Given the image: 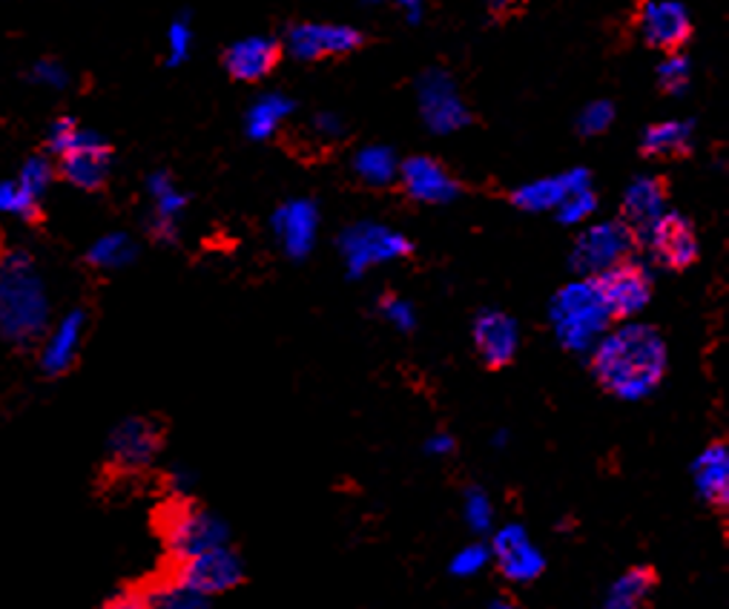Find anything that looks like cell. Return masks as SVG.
Here are the masks:
<instances>
[{
  "mask_svg": "<svg viewBox=\"0 0 729 609\" xmlns=\"http://www.w3.org/2000/svg\"><path fill=\"white\" fill-rule=\"evenodd\" d=\"M150 196L156 202V210H152L150 219V233L161 242L176 239L178 230V216L185 213L187 196L173 185L170 173H152L150 176Z\"/></svg>",
  "mask_w": 729,
  "mask_h": 609,
  "instance_id": "cb8c5ba5",
  "label": "cell"
},
{
  "mask_svg": "<svg viewBox=\"0 0 729 609\" xmlns=\"http://www.w3.org/2000/svg\"><path fill=\"white\" fill-rule=\"evenodd\" d=\"M549 316H552L558 343L567 351H574V354H589L612 325V316L603 308V299H600L592 276L563 285L554 294Z\"/></svg>",
  "mask_w": 729,
  "mask_h": 609,
  "instance_id": "3957f363",
  "label": "cell"
},
{
  "mask_svg": "<svg viewBox=\"0 0 729 609\" xmlns=\"http://www.w3.org/2000/svg\"><path fill=\"white\" fill-rule=\"evenodd\" d=\"M641 245H647L652 259L667 271H687L696 265L698 254H701L696 225L676 210L663 213Z\"/></svg>",
  "mask_w": 729,
  "mask_h": 609,
  "instance_id": "30bf717a",
  "label": "cell"
},
{
  "mask_svg": "<svg viewBox=\"0 0 729 609\" xmlns=\"http://www.w3.org/2000/svg\"><path fill=\"white\" fill-rule=\"evenodd\" d=\"M35 78H38L41 84H47V87H63V84H67L63 69L55 67V63H38V69H35Z\"/></svg>",
  "mask_w": 729,
  "mask_h": 609,
  "instance_id": "b9f144b4",
  "label": "cell"
},
{
  "mask_svg": "<svg viewBox=\"0 0 729 609\" xmlns=\"http://www.w3.org/2000/svg\"><path fill=\"white\" fill-rule=\"evenodd\" d=\"M425 452H428L431 458H449V454L454 452V438L445 432L431 434V438L425 440Z\"/></svg>",
  "mask_w": 729,
  "mask_h": 609,
  "instance_id": "60d3db41",
  "label": "cell"
},
{
  "mask_svg": "<svg viewBox=\"0 0 729 609\" xmlns=\"http://www.w3.org/2000/svg\"><path fill=\"white\" fill-rule=\"evenodd\" d=\"M83 311H72V314L63 316L58 325H55L52 334L47 336L41 351V369L47 377H58V374H67L76 363L78 351H81V336H83Z\"/></svg>",
  "mask_w": 729,
  "mask_h": 609,
  "instance_id": "7402d4cb",
  "label": "cell"
},
{
  "mask_svg": "<svg viewBox=\"0 0 729 609\" xmlns=\"http://www.w3.org/2000/svg\"><path fill=\"white\" fill-rule=\"evenodd\" d=\"M49 322V299L32 256L21 247L0 251V336L12 345L41 340Z\"/></svg>",
  "mask_w": 729,
  "mask_h": 609,
  "instance_id": "7a4b0ae2",
  "label": "cell"
},
{
  "mask_svg": "<svg viewBox=\"0 0 729 609\" xmlns=\"http://www.w3.org/2000/svg\"><path fill=\"white\" fill-rule=\"evenodd\" d=\"M173 578L201 592V596L216 598L245 581V561H242L239 552H233L225 543V547L207 549V552H198L193 558H185V561H176L173 563Z\"/></svg>",
  "mask_w": 729,
  "mask_h": 609,
  "instance_id": "52a82bcc",
  "label": "cell"
},
{
  "mask_svg": "<svg viewBox=\"0 0 729 609\" xmlns=\"http://www.w3.org/2000/svg\"><path fill=\"white\" fill-rule=\"evenodd\" d=\"M405 9H408V21L416 23L420 21V14H423V0H400Z\"/></svg>",
  "mask_w": 729,
  "mask_h": 609,
  "instance_id": "ee69618b",
  "label": "cell"
},
{
  "mask_svg": "<svg viewBox=\"0 0 729 609\" xmlns=\"http://www.w3.org/2000/svg\"><path fill=\"white\" fill-rule=\"evenodd\" d=\"M598 285V294L603 299V308L612 320H632L641 314L652 299V276L638 259H623L612 265L603 274L592 276Z\"/></svg>",
  "mask_w": 729,
  "mask_h": 609,
  "instance_id": "9c48e42d",
  "label": "cell"
},
{
  "mask_svg": "<svg viewBox=\"0 0 729 609\" xmlns=\"http://www.w3.org/2000/svg\"><path fill=\"white\" fill-rule=\"evenodd\" d=\"M489 561H491V549L483 547V543H471V547H463L454 558H451L449 569L451 576L471 578L477 576V572H483Z\"/></svg>",
  "mask_w": 729,
  "mask_h": 609,
  "instance_id": "e575fe53",
  "label": "cell"
},
{
  "mask_svg": "<svg viewBox=\"0 0 729 609\" xmlns=\"http://www.w3.org/2000/svg\"><path fill=\"white\" fill-rule=\"evenodd\" d=\"M52 176H55L52 165H49L47 158L35 156V158H29L27 165H23L21 178H18V181H21L23 190L32 193L35 199L41 202V196L49 190V185H52Z\"/></svg>",
  "mask_w": 729,
  "mask_h": 609,
  "instance_id": "d590c367",
  "label": "cell"
},
{
  "mask_svg": "<svg viewBox=\"0 0 729 609\" xmlns=\"http://www.w3.org/2000/svg\"><path fill=\"white\" fill-rule=\"evenodd\" d=\"M173 487L178 489V492H187V487H190V472H185V469H178V472L170 474Z\"/></svg>",
  "mask_w": 729,
  "mask_h": 609,
  "instance_id": "bcb514c9",
  "label": "cell"
},
{
  "mask_svg": "<svg viewBox=\"0 0 729 609\" xmlns=\"http://www.w3.org/2000/svg\"><path fill=\"white\" fill-rule=\"evenodd\" d=\"M520 0H489V7H491V12L494 14H505V12H512L514 7H518Z\"/></svg>",
  "mask_w": 729,
  "mask_h": 609,
  "instance_id": "f6af8a7d",
  "label": "cell"
},
{
  "mask_svg": "<svg viewBox=\"0 0 729 609\" xmlns=\"http://www.w3.org/2000/svg\"><path fill=\"white\" fill-rule=\"evenodd\" d=\"M354 170L356 176L365 181V185L385 187L391 185L400 173V165H396V156L388 150V147H362L354 156Z\"/></svg>",
  "mask_w": 729,
  "mask_h": 609,
  "instance_id": "f1b7e54d",
  "label": "cell"
},
{
  "mask_svg": "<svg viewBox=\"0 0 729 609\" xmlns=\"http://www.w3.org/2000/svg\"><path fill=\"white\" fill-rule=\"evenodd\" d=\"M689 78H692V69H689L687 56H678V52H672V56L658 67V84H661V89L669 92V96H681L683 89L689 87Z\"/></svg>",
  "mask_w": 729,
  "mask_h": 609,
  "instance_id": "836d02e7",
  "label": "cell"
},
{
  "mask_svg": "<svg viewBox=\"0 0 729 609\" xmlns=\"http://www.w3.org/2000/svg\"><path fill=\"white\" fill-rule=\"evenodd\" d=\"M87 259L89 265L101 267V271H116V267L130 265L136 259V245L124 233H109V236H101L96 245L89 247Z\"/></svg>",
  "mask_w": 729,
  "mask_h": 609,
  "instance_id": "f546056e",
  "label": "cell"
},
{
  "mask_svg": "<svg viewBox=\"0 0 729 609\" xmlns=\"http://www.w3.org/2000/svg\"><path fill=\"white\" fill-rule=\"evenodd\" d=\"M614 121V107L609 101H592L587 104L578 116V130L583 136H600L607 132Z\"/></svg>",
  "mask_w": 729,
  "mask_h": 609,
  "instance_id": "8d00e7d4",
  "label": "cell"
},
{
  "mask_svg": "<svg viewBox=\"0 0 729 609\" xmlns=\"http://www.w3.org/2000/svg\"><path fill=\"white\" fill-rule=\"evenodd\" d=\"M400 178H403V190L414 202H423V205H449V202L457 199L460 193L457 178L428 156L408 158L400 167Z\"/></svg>",
  "mask_w": 729,
  "mask_h": 609,
  "instance_id": "ac0fdd59",
  "label": "cell"
},
{
  "mask_svg": "<svg viewBox=\"0 0 729 609\" xmlns=\"http://www.w3.org/2000/svg\"><path fill=\"white\" fill-rule=\"evenodd\" d=\"M285 47L299 61H319V58L348 56L362 47V32L339 23H299L287 32Z\"/></svg>",
  "mask_w": 729,
  "mask_h": 609,
  "instance_id": "9a60e30c",
  "label": "cell"
},
{
  "mask_svg": "<svg viewBox=\"0 0 729 609\" xmlns=\"http://www.w3.org/2000/svg\"><path fill=\"white\" fill-rule=\"evenodd\" d=\"M101 609H150V601L144 596V589H124L109 601H104Z\"/></svg>",
  "mask_w": 729,
  "mask_h": 609,
  "instance_id": "ab89813d",
  "label": "cell"
},
{
  "mask_svg": "<svg viewBox=\"0 0 729 609\" xmlns=\"http://www.w3.org/2000/svg\"><path fill=\"white\" fill-rule=\"evenodd\" d=\"M692 150V121L652 124L641 138V153L652 158H681Z\"/></svg>",
  "mask_w": 729,
  "mask_h": 609,
  "instance_id": "d4e9b609",
  "label": "cell"
},
{
  "mask_svg": "<svg viewBox=\"0 0 729 609\" xmlns=\"http://www.w3.org/2000/svg\"><path fill=\"white\" fill-rule=\"evenodd\" d=\"M489 549L505 581L532 583L545 572V554L534 547L529 532L520 523H509L500 532H494Z\"/></svg>",
  "mask_w": 729,
  "mask_h": 609,
  "instance_id": "7c38bea8",
  "label": "cell"
},
{
  "mask_svg": "<svg viewBox=\"0 0 729 609\" xmlns=\"http://www.w3.org/2000/svg\"><path fill=\"white\" fill-rule=\"evenodd\" d=\"M411 251H414V245H411L408 236L385 225H371V222L348 227L339 236V254L354 279H359L371 267L405 259V256H411Z\"/></svg>",
  "mask_w": 729,
  "mask_h": 609,
  "instance_id": "8992f818",
  "label": "cell"
},
{
  "mask_svg": "<svg viewBox=\"0 0 729 609\" xmlns=\"http://www.w3.org/2000/svg\"><path fill=\"white\" fill-rule=\"evenodd\" d=\"M589 354L600 389L627 403L647 400L667 377V343L643 322H623L607 331Z\"/></svg>",
  "mask_w": 729,
  "mask_h": 609,
  "instance_id": "6da1fadb",
  "label": "cell"
},
{
  "mask_svg": "<svg viewBox=\"0 0 729 609\" xmlns=\"http://www.w3.org/2000/svg\"><path fill=\"white\" fill-rule=\"evenodd\" d=\"M463 518L474 534H485L494 527V507L480 487H471L463 498Z\"/></svg>",
  "mask_w": 729,
  "mask_h": 609,
  "instance_id": "4dcf8cb0",
  "label": "cell"
},
{
  "mask_svg": "<svg viewBox=\"0 0 729 609\" xmlns=\"http://www.w3.org/2000/svg\"><path fill=\"white\" fill-rule=\"evenodd\" d=\"M654 583H658V576L652 567L627 569L609 589L607 609H641L643 601L652 596Z\"/></svg>",
  "mask_w": 729,
  "mask_h": 609,
  "instance_id": "484cf974",
  "label": "cell"
},
{
  "mask_svg": "<svg viewBox=\"0 0 729 609\" xmlns=\"http://www.w3.org/2000/svg\"><path fill=\"white\" fill-rule=\"evenodd\" d=\"M603 609H607V607H603Z\"/></svg>",
  "mask_w": 729,
  "mask_h": 609,
  "instance_id": "c3c4849f",
  "label": "cell"
},
{
  "mask_svg": "<svg viewBox=\"0 0 729 609\" xmlns=\"http://www.w3.org/2000/svg\"><path fill=\"white\" fill-rule=\"evenodd\" d=\"M592 187V176L589 170H569L560 173L552 178H540V181H529L520 190H514L512 202L520 210L529 213H543V210H558V205L567 199L569 193Z\"/></svg>",
  "mask_w": 729,
  "mask_h": 609,
  "instance_id": "44dd1931",
  "label": "cell"
},
{
  "mask_svg": "<svg viewBox=\"0 0 729 609\" xmlns=\"http://www.w3.org/2000/svg\"><path fill=\"white\" fill-rule=\"evenodd\" d=\"M49 153L58 156V170L69 185L81 190H98L104 187L112 165V153L104 145V138L96 132L81 130L72 118H61L49 130Z\"/></svg>",
  "mask_w": 729,
  "mask_h": 609,
  "instance_id": "277c9868",
  "label": "cell"
},
{
  "mask_svg": "<svg viewBox=\"0 0 729 609\" xmlns=\"http://www.w3.org/2000/svg\"><path fill=\"white\" fill-rule=\"evenodd\" d=\"M0 213L18 216V219H38V199L21 187V181H3L0 185Z\"/></svg>",
  "mask_w": 729,
  "mask_h": 609,
  "instance_id": "1f68e13d",
  "label": "cell"
},
{
  "mask_svg": "<svg viewBox=\"0 0 729 609\" xmlns=\"http://www.w3.org/2000/svg\"><path fill=\"white\" fill-rule=\"evenodd\" d=\"M161 538L164 547L170 552L173 563L193 558L207 549L225 547L230 541V529L210 509L190 503V500H176L161 512Z\"/></svg>",
  "mask_w": 729,
  "mask_h": 609,
  "instance_id": "5b68a950",
  "label": "cell"
},
{
  "mask_svg": "<svg viewBox=\"0 0 729 609\" xmlns=\"http://www.w3.org/2000/svg\"><path fill=\"white\" fill-rule=\"evenodd\" d=\"M144 596L150 601V609H213L210 598L178 583L173 576L158 581L156 587L144 589Z\"/></svg>",
  "mask_w": 729,
  "mask_h": 609,
  "instance_id": "83f0119b",
  "label": "cell"
},
{
  "mask_svg": "<svg viewBox=\"0 0 729 609\" xmlns=\"http://www.w3.org/2000/svg\"><path fill=\"white\" fill-rule=\"evenodd\" d=\"M634 247H638V239L621 219L603 222V225H592L580 233L569 265L578 276H598L618 262L629 259Z\"/></svg>",
  "mask_w": 729,
  "mask_h": 609,
  "instance_id": "ba28073f",
  "label": "cell"
},
{
  "mask_svg": "<svg viewBox=\"0 0 729 609\" xmlns=\"http://www.w3.org/2000/svg\"><path fill=\"white\" fill-rule=\"evenodd\" d=\"M167 43H170V63H181L187 56H190V43L193 32L187 27V21H176L167 32Z\"/></svg>",
  "mask_w": 729,
  "mask_h": 609,
  "instance_id": "f35d334b",
  "label": "cell"
},
{
  "mask_svg": "<svg viewBox=\"0 0 729 609\" xmlns=\"http://www.w3.org/2000/svg\"><path fill=\"white\" fill-rule=\"evenodd\" d=\"M598 207V196L592 193V187H583V190L569 193L567 199L558 205V219L563 225H580V222H587L589 216Z\"/></svg>",
  "mask_w": 729,
  "mask_h": 609,
  "instance_id": "d6a6232c",
  "label": "cell"
},
{
  "mask_svg": "<svg viewBox=\"0 0 729 609\" xmlns=\"http://www.w3.org/2000/svg\"><path fill=\"white\" fill-rule=\"evenodd\" d=\"M314 127L322 138H339L342 136V121L336 116H327V112H322V116L316 118Z\"/></svg>",
  "mask_w": 729,
  "mask_h": 609,
  "instance_id": "7bdbcfd3",
  "label": "cell"
},
{
  "mask_svg": "<svg viewBox=\"0 0 729 609\" xmlns=\"http://www.w3.org/2000/svg\"><path fill=\"white\" fill-rule=\"evenodd\" d=\"M667 213V185L658 176H638L623 193L621 222L641 245L652 225Z\"/></svg>",
  "mask_w": 729,
  "mask_h": 609,
  "instance_id": "e0dca14e",
  "label": "cell"
},
{
  "mask_svg": "<svg viewBox=\"0 0 729 609\" xmlns=\"http://www.w3.org/2000/svg\"><path fill=\"white\" fill-rule=\"evenodd\" d=\"M382 316L400 331H414L416 328V314L414 305L408 299H400V296H385L380 305Z\"/></svg>",
  "mask_w": 729,
  "mask_h": 609,
  "instance_id": "74e56055",
  "label": "cell"
},
{
  "mask_svg": "<svg viewBox=\"0 0 729 609\" xmlns=\"http://www.w3.org/2000/svg\"><path fill=\"white\" fill-rule=\"evenodd\" d=\"M420 112L434 132H457L471 121L457 84L440 69H431L420 78Z\"/></svg>",
  "mask_w": 729,
  "mask_h": 609,
  "instance_id": "8fae6325",
  "label": "cell"
},
{
  "mask_svg": "<svg viewBox=\"0 0 729 609\" xmlns=\"http://www.w3.org/2000/svg\"><path fill=\"white\" fill-rule=\"evenodd\" d=\"M696 492L709 507L727 509L729 503V449L727 443L707 445L692 463Z\"/></svg>",
  "mask_w": 729,
  "mask_h": 609,
  "instance_id": "603a6c76",
  "label": "cell"
},
{
  "mask_svg": "<svg viewBox=\"0 0 729 609\" xmlns=\"http://www.w3.org/2000/svg\"><path fill=\"white\" fill-rule=\"evenodd\" d=\"M489 609H520V607L512 601V598H498V601L491 603Z\"/></svg>",
  "mask_w": 729,
  "mask_h": 609,
  "instance_id": "7dc6e473",
  "label": "cell"
},
{
  "mask_svg": "<svg viewBox=\"0 0 729 609\" xmlns=\"http://www.w3.org/2000/svg\"><path fill=\"white\" fill-rule=\"evenodd\" d=\"M294 112V101L285 96H265L253 104L247 112V136L265 141L279 130V124Z\"/></svg>",
  "mask_w": 729,
  "mask_h": 609,
  "instance_id": "4316f807",
  "label": "cell"
},
{
  "mask_svg": "<svg viewBox=\"0 0 729 609\" xmlns=\"http://www.w3.org/2000/svg\"><path fill=\"white\" fill-rule=\"evenodd\" d=\"M282 58L279 41L265 38V35H253V38H242V41L230 43L225 52V69L230 78L245 84H256L267 78L276 69Z\"/></svg>",
  "mask_w": 729,
  "mask_h": 609,
  "instance_id": "ffe728a7",
  "label": "cell"
},
{
  "mask_svg": "<svg viewBox=\"0 0 729 609\" xmlns=\"http://www.w3.org/2000/svg\"><path fill=\"white\" fill-rule=\"evenodd\" d=\"M273 230H276V239L285 247L287 256L305 259L316 242V230H319V213H316L314 202L299 199L282 205L273 213Z\"/></svg>",
  "mask_w": 729,
  "mask_h": 609,
  "instance_id": "d6986e66",
  "label": "cell"
},
{
  "mask_svg": "<svg viewBox=\"0 0 729 609\" xmlns=\"http://www.w3.org/2000/svg\"><path fill=\"white\" fill-rule=\"evenodd\" d=\"M109 460L121 472H141L161 452V425L147 418H130L109 434Z\"/></svg>",
  "mask_w": 729,
  "mask_h": 609,
  "instance_id": "4fadbf2b",
  "label": "cell"
},
{
  "mask_svg": "<svg viewBox=\"0 0 729 609\" xmlns=\"http://www.w3.org/2000/svg\"><path fill=\"white\" fill-rule=\"evenodd\" d=\"M638 29L643 41L663 52H678L692 38L689 12L676 0H643L638 9Z\"/></svg>",
  "mask_w": 729,
  "mask_h": 609,
  "instance_id": "5bb4252c",
  "label": "cell"
},
{
  "mask_svg": "<svg viewBox=\"0 0 729 609\" xmlns=\"http://www.w3.org/2000/svg\"><path fill=\"white\" fill-rule=\"evenodd\" d=\"M474 348L489 369H505L518 356L520 325L503 311H483L474 320Z\"/></svg>",
  "mask_w": 729,
  "mask_h": 609,
  "instance_id": "2e32d148",
  "label": "cell"
}]
</instances>
